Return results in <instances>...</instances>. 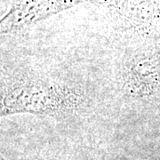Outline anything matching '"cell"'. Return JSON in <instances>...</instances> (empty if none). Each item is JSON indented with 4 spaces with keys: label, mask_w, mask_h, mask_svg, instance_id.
<instances>
[{
    "label": "cell",
    "mask_w": 160,
    "mask_h": 160,
    "mask_svg": "<svg viewBox=\"0 0 160 160\" xmlns=\"http://www.w3.org/2000/svg\"><path fill=\"white\" fill-rule=\"evenodd\" d=\"M85 105V97L76 89L42 79L16 78L1 90V115L32 113L63 115Z\"/></svg>",
    "instance_id": "1"
},
{
    "label": "cell",
    "mask_w": 160,
    "mask_h": 160,
    "mask_svg": "<svg viewBox=\"0 0 160 160\" xmlns=\"http://www.w3.org/2000/svg\"><path fill=\"white\" fill-rule=\"evenodd\" d=\"M70 0H26L17 4L2 22V30L21 29L46 15L66 7Z\"/></svg>",
    "instance_id": "2"
},
{
    "label": "cell",
    "mask_w": 160,
    "mask_h": 160,
    "mask_svg": "<svg viewBox=\"0 0 160 160\" xmlns=\"http://www.w3.org/2000/svg\"><path fill=\"white\" fill-rule=\"evenodd\" d=\"M100 2L111 8L129 28L140 29L147 27L154 13L149 0H102Z\"/></svg>",
    "instance_id": "3"
},
{
    "label": "cell",
    "mask_w": 160,
    "mask_h": 160,
    "mask_svg": "<svg viewBox=\"0 0 160 160\" xmlns=\"http://www.w3.org/2000/svg\"><path fill=\"white\" fill-rule=\"evenodd\" d=\"M1 160H6L4 158H3V156H1Z\"/></svg>",
    "instance_id": "4"
}]
</instances>
